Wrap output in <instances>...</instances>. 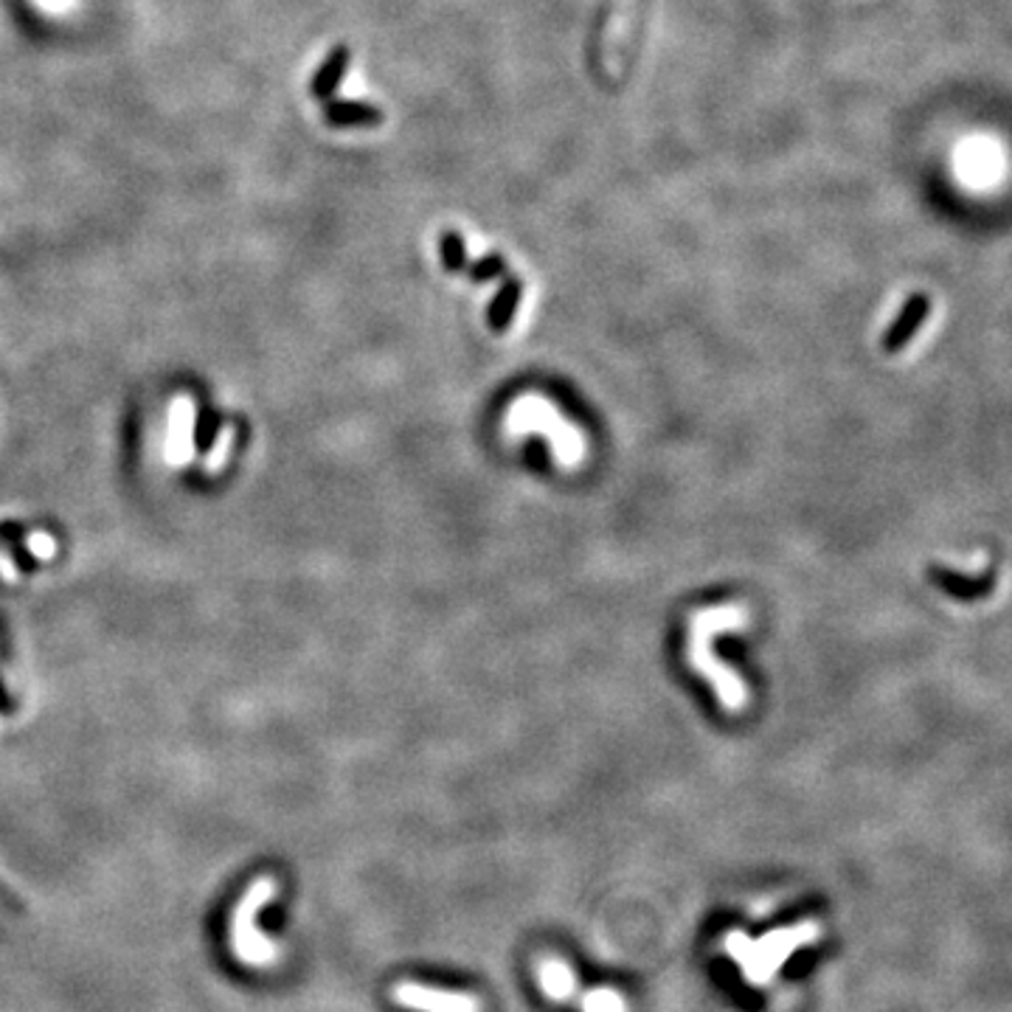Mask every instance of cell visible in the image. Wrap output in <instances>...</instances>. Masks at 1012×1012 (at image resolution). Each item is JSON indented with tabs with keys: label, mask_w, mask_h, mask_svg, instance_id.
<instances>
[{
	"label": "cell",
	"mask_w": 1012,
	"mask_h": 1012,
	"mask_svg": "<svg viewBox=\"0 0 1012 1012\" xmlns=\"http://www.w3.org/2000/svg\"><path fill=\"white\" fill-rule=\"evenodd\" d=\"M537 979H541L543 993L552 1001H568L577 990V979H574L572 968L557 956H546L537 965Z\"/></svg>",
	"instance_id": "5b68a950"
},
{
	"label": "cell",
	"mask_w": 1012,
	"mask_h": 1012,
	"mask_svg": "<svg viewBox=\"0 0 1012 1012\" xmlns=\"http://www.w3.org/2000/svg\"><path fill=\"white\" fill-rule=\"evenodd\" d=\"M818 937H821L818 923H798L793 928H776L760 939H751L740 934V931H731L729 937H726V950L740 965L742 976L751 984H768L796 950L816 943Z\"/></svg>",
	"instance_id": "6da1fadb"
},
{
	"label": "cell",
	"mask_w": 1012,
	"mask_h": 1012,
	"mask_svg": "<svg viewBox=\"0 0 1012 1012\" xmlns=\"http://www.w3.org/2000/svg\"><path fill=\"white\" fill-rule=\"evenodd\" d=\"M233 442H237V431H233V425H222L220 434H217V439H215V445H211V450H208L206 459H203V470H206V476H217V472L228 465V459H231V450H233Z\"/></svg>",
	"instance_id": "8fae6325"
},
{
	"label": "cell",
	"mask_w": 1012,
	"mask_h": 1012,
	"mask_svg": "<svg viewBox=\"0 0 1012 1012\" xmlns=\"http://www.w3.org/2000/svg\"><path fill=\"white\" fill-rule=\"evenodd\" d=\"M25 548H29L32 557H37V561L43 563L57 557V541H54V535H48V532H32V535L25 537Z\"/></svg>",
	"instance_id": "9a60e30c"
},
{
	"label": "cell",
	"mask_w": 1012,
	"mask_h": 1012,
	"mask_svg": "<svg viewBox=\"0 0 1012 1012\" xmlns=\"http://www.w3.org/2000/svg\"><path fill=\"white\" fill-rule=\"evenodd\" d=\"M0 579H3V583H9V585H14L20 579L18 563L12 561V554H9L7 548H0Z\"/></svg>",
	"instance_id": "2e32d148"
},
{
	"label": "cell",
	"mask_w": 1012,
	"mask_h": 1012,
	"mask_svg": "<svg viewBox=\"0 0 1012 1012\" xmlns=\"http://www.w3.org/2000/svg\"><path fill=\"white\" fill-rule=\"evenodd\" d=\"M195 416L197 405L189 394L172 396L164 439V459L170 467H186L195 459Z\"/></svg>",
	"instance_id": "3957f363"
},
{
	"label": "cell",
	"mask_w": 1012,
	"mask_h": 1012,
	"mask_svg": "<svg viewBox=\"0 0 1012 1012\" xmlns=\"http://www.w3.org/2000/svg\"><path fill=\"white\" fill-rule=\"evenodd\" d=\"M999 155L993 152V146L984 144V141H973L968 146V166H965V177L970 183H988L995 181L999 175Z\"/></svg>",
	"instance_id": "30bf717a"
},
{
	"label": "cell",
	"mask_w": 1012,
	"mask_h": 1012,
	"mask_svg": "<svg viewBox=\"0 0 1012 1012\" xmlns=\"http://www.w3.org/2000/svg\"><path fill=\"white\" fill-rule=\"evenodd\" d=\"M521 298H523L521 279H510V282L498 290L496 298H492V304H490V309H487V324H490L492 333H503V329H510Z\"/></svg>",
	"instance_id": "52a82bcc"
},
{
	"label": "cell",
	"mask_w": 1012,
	"mask_h": 1012,
	"mask_svg": "<svg viewBox=\"0 0 1012 1012\" xmlns=\"http://www.w3.org/2000/svg\"><path fill=\"white\" fill-rule=\"evenodd\" d=\"M40 3H43V7H48V9H65L70 3V0H40Z\"/></svg>",
	"instance_id": "e0dca14e"
},
{
	"label": "cell",
	"mask_w": 1012,
	"mask_h": 1012,
	"mask_svg": "<svg viewBox=\"0 0 1012 1012\" xmlns=\"http://www.w3.org/2000/svg\"><path fill=\"white\" fill-rule=\"evenodd\" d=\"M349 57H352L349 48H346V45H338V48H335L333 54L324 59V65L318 68V74H315V79H313L315 99H327V96H333L335 90H338L340 79H344L346 68H349Z\"/></svg>",
	"instance_id": "9c48e42d"
},
{
	"label": "cell",
	"mask_w": 1012,
	"mask_h": 1012,
	"mask_svg": "<svg viewBox=\"0 0 1012 1012\" xmlns=\"http://www.w3.org/2000/svg\"><path fill=\"white\" fill-rule=\"evenodd\" d=\"M324 119L333 127H378L383 124L385 113L363 101H333L324 110Z\"/></svg>",
	"instance_id": "8992f818"
},
{
	"label": "cell",
	"mask_w": 1012,
	"mask_h": 1012,
	"mask_svg": "<svg viewBox=\"0 0 1012 1012\" xmlns=\"http://www.w3.org/2000/svg\"><path fill=\"white\" fill-rule=\"evenodd\" d=\"M925 315H928V298H925V296H912V298H908V304H905L903 313H900V318L894 322V327L889 329L886 340H883V346H886L889 352H897L900 346L908 344V338H912L914 329H917L919 324L925 322Z\"/></svg>",
	"instance_id": "ba28073f"
},
{
	"label": "cell",
	"mask_w": 1012,
	"mask_h": 1012,
	"mask_svg": "<svg viewBox=\"0 0 1012 1012\" xmlns=\"http://www.w3.org/2000/svg\"><path fill=\"white\" fill-rule=\"evenodd\" d=\"M394 1004L409 1006L416 1012H481V1001L472 995L461 993H445V990L425 988V984H414V981H400L391 990Z\"/></svg>",
	"instance_id": "277c9868"
},
{
	"label": "cell",
	"mask_w": 1012,
	"mask_h": 1012,
	"mask_svg": "<svg viewBox=\"0 0 1012 1012\" xmlns=\"http://www.w3.org/2000/svg\"><path fill=\"white\" fill-rule=\"evenodd\" d=\"M583 1012H624V999L608 988H597L585 993Z\"/></svg>",
	"instance_id": "4fadbf2b"
},
{
	"label": "cell",
	"mask_w": 1012,
	"mask_h": 1012,
	"mask_svg": "<svg viewBox=\"0 0 1012 1012\" xmlns=\"http://www.w3.org/2000/svg\"><path fill=\"white\" fill-rule=\"evenodd\" d=\"M279 892V881L273 874H259L257 881L242 892L237 908L231 914V950L242 965L264 968L279 959V945L259 934L257 914L262 905L271 903Z\"/></svg>",
	"instance_id": "7a4b0ae2"
},
{
	"label": "cell",
	"mask_w": 1012,
	"mask_h": 1012,
	"mask_svg": "<svg viewBox=\"0 0 1012 1012\" xmlns=\"http://www.w3.org/2000/svg\"><path fill=\"white\" fill-rule=\"evenodd\" d=\"M465 273L472 282H487V279L503 276V273H507V259L498 257V253H490V257L478 259L476 264L465 268Z\"/></svg>",
	"instance_id": "5bb4252c"
},
{
	"label": "cell",
	"mask_w": 1012,
	"mask_h": 1012,
	"mask_svg": "<svg viewBox=\"0 0 1012 1012\" xmlns=\"http://www.w3.org/2000/svg\"><path fill=\"white\" fill-rule=\"evenodd\" d=\"M439 257L447 273H465L467 268V246L459 231H445L439 237Z\"/></svg>",
	"instance_id": "7c38bea8"
}]
</instances>
